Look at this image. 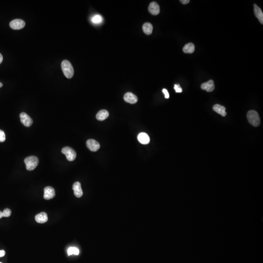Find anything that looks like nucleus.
Returning <instances> with one entry per match:
<instances>
[{
	"label": "nucleus",
	"instance_id": "f257e3e1",
	"mask_svg": "<svg viewBox=\"0 0 263 263\" xmlns=\"http://www.w3.org/2000/svg\"><path fill=\"white\" fill-rule=\"evenodd\" d=\"M61 68L66 78L71 79L74 75V70L73 67L70 61L64 60L61 63Z\"/></svg>",
	"mask_w": 263,
	"mask_h": 263
},
{
	"label": "nucleus",
	"instance_id": "f03ea898",
	"mask_svg": "<svg viewBox=\"0 0 263 263\" xmlns=\"http://www.w3.org/2000/svg\"><path fill=\"white\" fill-rule=\"evenodd\" d=\"M247 118L250 124L257 127L260 124V118L258 113L254 110H250L247 113Z\"/></svg>",
	"mask_w": 263,
	"mask_h": 263
},
{
	"label": "nucleus",
	"instance_id": "7ed1b4c3",
	"mask_svg": "<svg viewBox=\"0 0 263 263\" xmlns=\"http://www.w3.org/2000/svg\"><path fill=\"white\" fill-rule=\"evenodd\" d=\"M39 159L35 156H30L25 158V163L26 165V169L28 171L34 170L39 164Z\"/></svg>",
	"mask_w": 263,
	"mask_h": 263
},
{
	"label": "nucleus",
	"instance_id": "20e7f679",
	"mask_svg": "<svg viewBox=\"0 0 263 263\" xmlns=\"http://www.w3.org/2000/svg\"><path fill=\"white\" fill-rule=\"evenodd\" d=\"M62 154H65L66 158L69 161H72L76 158V154L74 149L70 147H65L61 150Z\"/></svg>",
	"mask_w": 263,
	"mask_h": 263
},
{
	"label": "nucleus",
	"instance_id": "39448f33",
	"mask_svg": "<svg viewBox=\"0 0 263 263\" xmlns=\"http://www.w3.org/2000/svg\"><path fill=\"white\" fill-rule=\"evenodd\" d=\"M25 22L21 19H15L12 21L10 23V26L14 30H19L25 27Z\"/></svg>",
	"mask_w": 263,
	"mask_h": 263
},
{
	"label": "nucleus",
	"instance_id": "423d86ee",
	"mask_svg": "<svg viewBox=\"0 0 263 263\" xmlns=\"http://www.w3.org/2000/svg\"><path fill=\"white\" fill-rule=\"evenodd\" d=\"M86 145L88 149L92 152H96L100 148L99 143L93 139H88L86 142Z\"/></svg>",
	"mask_w": 263,
	"mask_h": 263
},
{
	"label": "nucleus",
	"instance_id": "0eeeda50",
	"mask_svg": "<svg viewBox=\"0 0 263 263\" xmlns=\"http://www.w3.org/2000/svg\"><path fill=\"white\" fill-rule=\"evenodd\" d=\"M21 121L25 126L28 127L32 125L33 123V120L32 118L25 113H22L20 115Z\"/></svg>",
	"mask_w": 263,
	"mask_h": 263
},
{
	"label": "nucleus",
	"instance_id": "6e6552de",
	"mask_svg": "<svg viewBox=\"0 0 263 263\" xmlns=\"http://www.w3.org/2000/svg\"><path fill=\"white\" fill-rule=\"evenodd\" d=\"M44 199L46 200H49L54 198L55 196V191L54 188L50 186L46 187L44 189Z\"/></svg>",
	"mask_w": 263,
	"mask_h": 263
},
{
	"label": "nucleus",
	"instance_id": "1a4fd4ad",
	"mask_svg": "<svg viewBox=\"0 0 263 263\" xmlns=\"http://www.w3.org/2000/svg\"><path fill=\"white\" fill-rule=\"evenodd\" d=\"M124 100L127 103L135 104L137 103L138 99L136 95L131 92H127L124 96Z\"/></svg>",
	"mask_w": 263,
	"mask_h": 263
},
{
	"label": "nucleus",
	"instance_id": "9d476101",
	"mask_svg": "<svg viewBox=\"0 0 263 263\" xmlns=\"http://www.w3.org/2000/svg\"><path fill=\"white\" fill-rule=\"evenodd\" d=\"M148 9L149 12L153 15H157L160 12V6L156 1H153L150 3Z\"/></svg>",
	"mask_w": 263,
	"mask_h": 263
},
{
	"label": "nucleus",
	"instance_id": "9b49d317",
	"mask_svg": "<svg viewBox=\"0 0 263 263\" xmlns=\"http://www.w3.org/2000/svg\"><path fill=\"white\" fill-rule=\"evenodd\" d=\"M201 88L202 90H204L208 92H212L215 88V86L214 84V82L213 80H210L207 82L202 83L201 84Z\"/></svg>",
	"mask_w": 263,
	"mask_h": 263
},
{
	"label": "nucleus",
	"instance_id": "f8f14e48",
	"mask_svg": "<svg viewBox=\"0 0 263 263\" xmlns=\"http://www.w3.org/2000/svg\"><path fill=\"white\" fill-rule=\"evenodd\" d=\"M73 189L74 190V194L76 197H81L83 195V192L81 187V184L79 182H76L73 184Z\"/></svg>",
	"mask_w": 263,
	"mask_h": 263
},
{
	"label": "nucleus",
	"instance_id": "ddd939ff",
	"mask_svg": "<svg viewBox=\"0 0 263 263\" xmlns=\"http://www.w3.org/2000/svg\"><path fill=\"white\" fill-rule=\"evenodd\" d=\"M137 139L139 142L142 144H147L150 142V137L147 133H141L138 135Z\"/></svg>",
	"mask_w": 263,
	"mask_h": 263
},
{
	"label": "nucleus",
	"instance_id": "4468645a",
	"mask_svg": "<svg viewBox=\"0 0 263 263\" xmlns=\"http://www.w3.org/2000/svg\"><path fill=\"white\" fill-rule=\"evenodd\" d=\"M254 12L255 15L261 24H263V13L262 10L256 4H254Z\"/></svg>",
	"mask_w": 263,
	"mask_h": 263
},
{
	"label": "nucleus",
	"instance_id": "2eb2a0df",
	"mask_svg": "<svg viewBox=\"0 0 263 263\" xmlns=\"http://www.w3.org/2000/svg\"><path fill=\"white\" fill-rule=\"evenodd\" d=\"M35 220L37 223L41 224L46 223L48 221V217L46 213L43 212L36 215L35 217Z\"/></svg>",
	"mask_w": 263,
	"mask_h": 263
},
{
	"label": "nucleus",
	"instance_id": "dca6fc26",
	"mask_svg": "<svg viewBox=\"0 0 263 263\" xmlns=\"http://www.w3.org/2000/svg\"><path fill=\"white\" fill-rule=\"evenodd\" d=\"M213 110L218 114L221 115L223 117H225L226 115H227L225 107L223 106H222V105H219V104H215L213 107Z\"/></svg>",
	"mask_w": 263,
	"mask_h": 263
},
{
	"label": "nucleus",
	"instance_id": "f3484780",
	"mask_svg": "<svg viewBox=\"0 0 263 263\" xmlns=\"http://www.w3.org/2000/svg\"><path fill=\"white\" fill-rule=\"evenodd\" d=\"M109 112L106 110L100 111L96 115V118L100 121H103L109 117Z\"/></svg>",
	"mask_w": 263,
	"mask_h": 263
},
{
	"label": "nucleus",
	"instance_id": "a211bd4d",
	"mask_svg": "<svg viewBox=\"0 0 263 263\" xmlns=\"http://www.w3.org/2000/svg\"><path fill=\"white\" fill-rule=\"evenodd\" d=\"M143 31L147 35H151L153 32V26L150 22H146L143 25Z\"/></svg>",
	"mask_w": 263,
	"mask_h": 263
},
{
	"label": "nucleus",
	"instance_id": "6ab92c4d",
	"mask_svg": "<svg viewBox=\"0 0 263 263\" xmlns=\"http://www.w3.org/2000/svg\"><path fill=\"white\" fill-rule=\"evenodd\" d=\"M195 45L191 43L186 44L183 48V52L185 53H193L195 51Z\"/></svg>",
	"mask_w": 263,
	"mask_h": 263
},
{
	"label": "nucleus",
	"instance_id": "aec40b11",
	"mask_svg": "<svg viewBox=\"0 0 263 263\" xmlns=\"http://www.w3.org/2000/svg\"><path fill=\"white\" fill-rule=\"evenodd\" d=\"M91 21L93 23L96 25H99L103 22V18L101 15L99 14L95 15L92 17Z\"/></svg>",
	"mask_w": 263,
	"mask_h": 263
},
{
	"label": "nucleus",
	"instance_id": "412c9836",
	"mask_svg": "<svg viewBox=\"0 0 263 263\" xmlns=\"http://www.w3.org/2000/svg\"><path fill=\"white\" fill-rule=\"evenodd\" d=\"M11 210L9 209H5L4 210L3 212V217H8L11 215Z\"/></svg>",
	"mask_w": 263,
	"mask_h": 263
},
{
	"label": "nucleus",
	"instance_id": "4be33fe9",
	"mask_svg": "<svg viewBox=\"0 0 263 263\" xmlns=\"http://www.w3.org/2000/svg\"><path fill=\"white\" fill-rule=\"evenodd\" d=\"M5 140V135L4 131L0 130V142H3Z\"/></svg>",
	"mask_w": 263,
	"mask_h": 263
},
{
	"label": "nucleus",
	"instance_id": "5701e85b",
	"mask_svg": "<svg viewBox=\"0 0 263 263\" xmlns=\"http://www.w3.org/2000/svg\"><path fill=\"white\" fill-rule=\"evenodd\" d=\"M174 88H175L176 93H181L182 92L181 87H180L179 84H175Z\"/></svg>",
	"mask_w": 263,
	"mask_h": 263
},
{
	"label": "nucleus",
	"instance_id": "b1692460",
	"mask_svg": "<svg viewBox=\"0 0 263 263\" xmlns=\"http://www.w3.org/2000/svg\"><path fill=\"white\" fill-rule=\"evenodd\" d=\"M73 254L75 255H79V250L75 247H72Z\"/></svg>",
	"mask_w": 263,
	"mask_h": 263
},
{
	"label": "nucleus",
	"instance_id": "393cba45",
	"mask_svg": "<svg viewBox=\"0 0 263 263\" xmlns=\"http://www.w3.org/2000/svg\"><path fill=\"white\" fill-rule=\"evenodd\" d=\"M162 92L164 94L165 97L166 99H169V94L167 90L166 89H163L162 90Z\"/></svg>",
	"mask_w": 263,
	"mask_h": 263
},
{
	"label": "nucleus",
	"instance_id": "a878e982",
	"mask_svg": "<svg viewBox=\"0 0 263 263\" xmlns=\"http://www.w3.org/2000/svg\"><path fill=\"white\" fill-rule=\"evenodd\" d=\"M180 1L182 4H187L190 3V0H180Z\"/></svg>",
	"mask_w": 263,
	"mask_h": 263
},
{
	"label": "nucleus",
	"instance_id": "bb28decb",
	"mask_svg": "<svg viewBox=\"0 0 263 263\" xmlns=\"http://www.w3.org/2000/svg\"><path fill=\"white\" fill-rule=\"evenodd\" d=\"M73 254L72 247H70L69 248L68 250V255L69 256H71Z\"/></svg>",
	"mask_w": 263,
	"mask_h": 263
},
{
	"label": "nucleus",
	"instance_id": "cd10ccee",
	"mask_svg": "<svg viewBox=\"0 0 263 263\" xmlns=\"http://www.w3.org/2000/svg\"><path fill=\"white\" fill-rule=\"evenodd\" d=\"M5 254V252L4 250H0V257H3L4 256Z\"/></svg>",
	"mask_w": 263,
	"mask_h": 263
},
{
	"label": "nucleus",
	"instance_id": "c85d7f7f",
	"mask_svg": "<svg viewBox=\"0 0 263 263\" xmlns=\"http://www.w3.org/2000/svg\"><path fill=\"white\" fill-rule=\"evenodd\" d=\"M3 60V56H2V55H1V54L0 53V64H1V62H2Z\"/></svg>",
	"mask_w": 263,
	"mask_h": 263
},
{
	"label": "nucleus",
	"instance_id": "c756f323",
	"mask_svg": "<svg viewBox=\"0 0 263 263\" xmlns=\"http://www.w3.org/2000/svg\"><path fill=\"white\" fill-rule=\"evenodd\" d=\"M2 217H3V212L0 211V219Z\"/></svg>",
	"mask_w": 263,
	"mask_h": 263
},
{
	"label": "nucleus",
	"instance_id": "7c9ffc66",
	"mask_svg": "<svg viewBox=\"0 0 263 263\" xmlns=\"http://www.w3.org/2000/svg\"><path fill=\"white\" fill-rule=\"evenodd\" d=\"M2 86H3V84L0 82V88H1Z\"/></svg>",
	"mask_w": 263,
	"mask_h": 263
},
{
	"label": "nucleus",
	"instance_id": "2f4dec72",
	"mask_svg": "<svg viewBox=\"0 0 263 263\" xmlns=\"http://www.w3.org/2000/svg\"><path fill=\"white\" fill-rule=\"evenodd\" d=\"M0 263H1V262H0Z\"/></svg>",
	"mask_w": 263,
	"mask_h": 263
}]
</instances>
